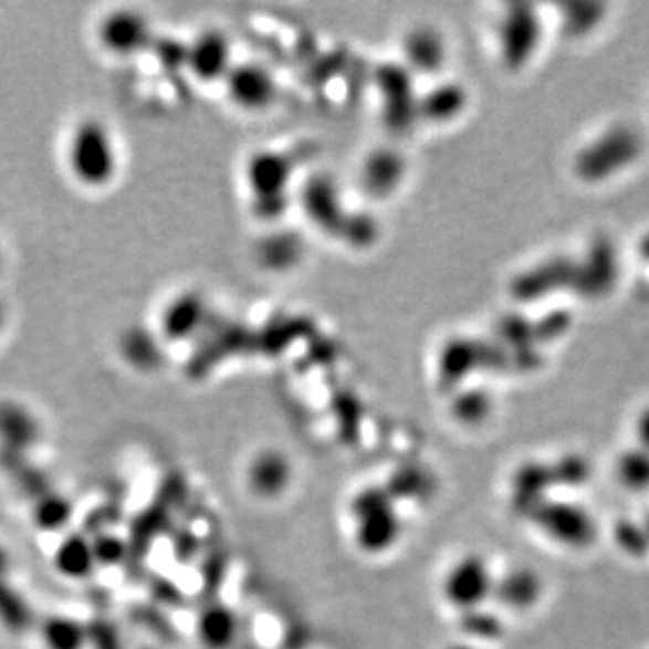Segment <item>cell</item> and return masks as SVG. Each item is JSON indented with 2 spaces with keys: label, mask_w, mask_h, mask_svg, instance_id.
<instances>
[{
  "label": "cell",
  "mask_w": 649,
  "mask_h": 649,
  "mask_svg": "<svg viewBox=\"0 0 649 649\" xmlns=\"http://www.w3.org/2000/svg\"><path fill=\"white\" fill-rule=\"evenodd\" d=\"M69 161L74 176L87 186H103L116 174V150L107 127L96 119L80 123L71 139Z\"/></svg>",
  "instance_id": "obj_1"
},
{
  "label": "cell",
  "mask_w": 649,
  "mask_h": 649,
  "mask_svg": "<svg viewBox=\"0 0 649 649\" xmlns=\"http://www.w3.org/2000/svg\"><path fill=\"white\" fill-rule=\"evenodd\" d=\"M40 422L25 406L2 400L0 402V446L6 453L24 454L39 442Z\"/></svg>",
  "instance_id": "obj_2"
},
{
  "label": "cell",
  "mask_w": 649,
  "mask_h": 649,
  "mask_svg": "<svg viewBox=\"0 0 649 649\" xmlns=\"http://www.w3.org/2000/svg\"><path fill=\"white\" fill-rule=\"evenodd\" d=\"M147 25L133 11H114L103 20L100 39L114 54H133L147 44Z\"/></svg>",
  "instance_id": "obj_3"
},
{
  "label": "cell",
  "mask_w": 649,
  "mask_h": 649,
  "mask_svg": "<svg viewBox=\"0 0 649 649\" xmlns=\"http://www.w3.org/2000/svg\"><path fill=\"white\" fill-rule=\"evenodd\" d=\"M54 566L62 576L69 577V579H84V577L91 576V572L96 566L93 543L80 534L65 537L54 554Z\"/></svg>",
  "instance_id": "obj_4"
},
{
  "label": "cell",
  "mask_w": 649,
  "mask_h": 649,
  "mask_svg": "<svg viewBox=\"0 0 649 649\" xmlns=\"http://www.w3.org/2000/svg\"><path fill=\"white\" fill-rule=\"evenodd\" d=\"M45 649L87 648V628L73 617L51 616L40 628Z\"/></svg>",
  "instance_id": "obj_5"
},
{
  "label": "cell",
  "mask_w": 649,
  "mask_h": 649,
  "mask_svg": "<svg viewBox=\"0 0 649 649\" xmlns=\"http://www.w3.org/2000/svg\"><path fill=\"white\" fill-rule=\"evenodd\" d=\"M34 622L33 608L25 597L0 577V625L13 634H24Z\"/></svg>",
  "instance_id": "obj_6"
},
{
  "label": "cell",
  "mask_w": 649,
  "mask_h": 649,
  "mask_svg": "<svg viewBox=\"0 0 649 649\" xmlns=\"http://www.w3.org/2000/svg\"><path fill=\"white\" fill-rule=\"evenodd\" d=\"M71 516H73L71 503L62 494L53 493V491L42 494L40 499H36V503H34V523L42 531H48V533L64 528L69 520H71Z\"/></svg>",
  "instance_id": "obj_7"
},
{
  "label": "cell",
  "mask_w": 649,
  "mask_h": 649,
  "mask_svg": "<svg viewBox=\"0 0 649 649\" xmlns=\"http://www.w3.org/2000/svg\"><path fill=\"white\" fill-rule=\"evenodd\" d=\"M148 347H151L150 339H148L147 334L143 333V331H128L123 336V356L134 367L148 368L154 363L151 362V357L148 356V350H150Z\"/></svg>",
  "instance_id": "obj_8"
},
{
  "label": "cell",
  "mask_w": 649,
  "mask_h": 649,
  "mask_svg": "<svg viewBox=\"0 0 649 649\" xmlns=\"http://www.w3.org/2000/svg\"><path fill=\"white\" fill-rule=\"evenodd\" d=\"M85 628H87V646H93L94 649H123L116 626L111 625L108 620H94Z\"/></svg>",
  "instance_id": "obj_9"
},
{
  "label": "cell",
  "mask_w": 649,
  "mask_h": 649,
  "mask_svg": "<svg viewBox=\"0 0 649 649\" xmlns=\"http://www.w3.org/2000/svg\"><path fill=\"white\" fill-rule=\"evenodd\" d=\"M93 551L96 563L116 565V562H119L125 554V545L116 536L103 534L96 542H93Z\"/></svg>",
  "instance_id": "obj_10"
},
{
  "label": "cell",
  "mask_w": 649,
  "mask_h": 649,
  "mask_svg": "<svg viewBox=\"0 0 649 649\" xmlns=\"http://www.w3.org/2000/svg\"><path fill=\"white\" fill-rule=\"evenodd\" d=\"M8 571H10V557H8V552L0 547V577H6Z\"/></svg>",
  "instance_id": "obj_11"
},
{
  "label": "cell",
  "mask_w": 649,
  "mask_h": 649,
  "mask_svg": "<svg viewBox=\"0 0 649 649\" xmlns=\"http://www.w3.org/2000/svg\"><path fill=\"white\" fill-rule=\"evenodd\" d=\"M4 320H6L4 305H2V303H0V331H2V327H4Z\"/></svg>",
  "instance_id": "obj_12"
},
{
  "label": "cell",
  "mask_w": 649,
  "mask_h": 649,
  "mask_svg": "<svg viewBox=\"0 0 649 649\" xmlns=\"http://www.w3.org/2000/svg\"><path fill=\"white\" fill-rule=\"evenodd\" d=\"M0 262H2V257H0Z\"/></svg>",
  "instance_id": "obj_13"
}]
</instances>
